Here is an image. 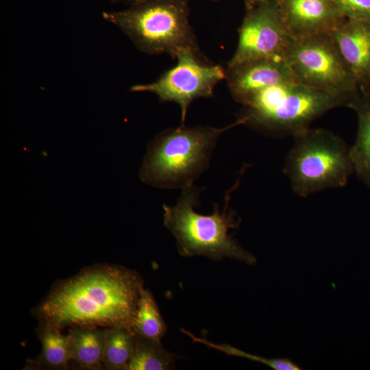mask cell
Masks as SVG:
<instances>
[{"label": "cell", "instance_id": "obj_1", "mask_svg": "<svg viewBox=\"0 0 370 370\" xmlns=\"http://www.w3.org/2000/svg\"><path fill=\"white\" fill-rule=\"evenodd\" d=\"M143 280L122 266L97 264L57 282L33 313L60 330L75 325L131 327Z\"/></svg>", "mask_w": 370, "mask_h": 370}, {"label": "cell", "instance_id": "obj_2", "mask_svg": "<svg viewBox=\"0 0 370 370\" xmlns=\"http://www.w3.org/2000/svg\"><path fill=\"white\" fill-rule=\"evenodd\" d=\"M238 186V181L227 191L223 211L220 212L215 204L209 215L194 210L201 190L194 184L182 189L175 205H163L164 225L175 238L182 256H204L214 260L230 258L248 264L256 263V257L229 234L230 229L237 228L241 223L236 214L228 208L230 193Z\"/></svg>", "mask_w": 370, "mask_h": 370}, {"label": "cell", "instance_id": "obj_3", "mask_svg": "<svg viewBox=\"0 0 370 370\" xmlns=\"http://www.w3.org/2000/svg\"><path fill=\"white\" fill-rule=\"evenodd\" d=\"M355 94L335 93L296 80L285 82L255 95L238 119L242 125L267 134L294 137L327 112L347 107Z\"/></svg>", "mask_w": 370, "mask_h": 370}, {"label": "cell", "instance_id": "obj_4", "mask_svg": "<svg viewBox=\"0 0 370 370\" xmlns=\"http://www.w3.org/2000/svg\"><path fill=\"white\" fill-rule=\"evenodd\" d=\"M238 125H241L239 119L221 128L182 125L162 132L148 146L140 169V180L169 189L193 185L208 168L219 136Z\"/></svg>", "mask_w": 370, "mask_h": 370}, {"label": "cell", "instance_id": "obj_5", "mask_svg": "<svg viewBox=\"0 0 370 370\" xmlns=\"http://www.w3.org/2000/svg\"><path fill=\"white\" fill-rule=\"evenodd\" d=\"M102 15L144 53H169L175 58L184 49L199 52L187 0H136L126 10Z\"/></svg>", "mask_w": 370, "mask_h": 370}, {"label": "cell", "instance_id": "obj_6", "mask_svg": "<svg viewBox=\"0 0 370 370\" xmlns=\"http://www.w3.org/2000/svg\"><path fill=\"white\" fill-rule=\"evenodd\" d=\"M293 138L283 171L296 195L307 197L347 184L354 168L350 147L339 136L309 127Z\"/></svg>", "mask_w": 370, "mask_h": 370}, {"label": "cell", "instance_id": "obj_7", "mask_svg": "<svg viewBox=\"0 0 370 370\" xmlns=\"http://www.w3.org/2000/svg\"><path fill=\"white\" fill-rule=\"evenodd\" d=\"M282 58L295 79L304 85L347 95L360 90L330 33L293 37Z\"/></svg>", "mask_w": 370, "mask_h": 370}, {"label": "cell", "instance_id": "obj_8", "mask_svg": "<svg viewBox=\"0 0 370 370\" xmlns=\"http://www.w3.org/2000/svg\"><path fill=\"white\" fill-rule=\"evenodd\" d=\"M175 59V66L156 81L132 86L130 90L152 92L161 101L176 103L184 122L188 108L195 99L213 95L216 85L225 79V70L219 65L203 62L199 52L191 49L181 50Z\"/></svg>", "mask_w": 370, "mask_h": 370}, {"label": "cell", "instance_id": "obj_9", "mask_svg": "<svg viewBox=\"0 0 370 370\" xmlns=\"http://www.w3.org/2000/svg\"><path fill=\"white\" fill-rule=\"evenodd\" d=\"M293 37L274 0L247 10L238 29L236 49L227 66L245 62L282 58Z\"/></svg>", "mask_w": 370, "mask_h": 370}, {"label": "cell", "instance_id": "obj_10", "mask_svg": "<svg viewBox=\"0 0 370 370\" xmlns=\"http://www.w3.org/2000/svg\"><path fill=\"white\" fill-rule=\"evenodd\" d=\"M225 79L232 97L243 106L267 87L295 80L282 58L258 59L227 66Z\"/></svg>", "mask_w": 370, "mask_h": 370}, {"label": "cell", "instance_id": "obj_11", "mask_svg": "<svg viewBox=\"0 0 370 370\" xmlns=\"http://www.w3.org/2000/svg\"><path fill=\"white\" fill-rule=\"evenodd\" d=\"M290 35L330 33L344 18L332 0H274Z\"/></svg>", "mask_w": 370, "mask_h": 370}, {"label": "cell", "instance_id": "obj_12", "mask_svg": "<svg viewBox=\"0 0 370 370\" xmlns=\"http://www.w3.org/2000/svg\"><path fill=\"white\" fill-rule=\"evenodd\" d=\"M330 35L360 89L370 79V23L344 18Z\"/></svg>", "mask_w": 370, "mask_h": 370}, {"label": "cell", "instance_id": "obj_13", "mask_svg": "<svg viewBox=\"0 0 370 370\" xmlns=\"http://www.w3.org/2000/svg\"><path fill=\"white\" fill-rule=\"evenodd\" d=\"M107 332L108 328L89 325L70 327L67 334L70 360L86 369H103Z\"/></svg>", "mask_w": 370, "mask_h": 370}, {"label": "cell", "instance_id": "obj_14", "mask_svg": "<svg viewBox=\"0 0 370 370\" xmlns=\"http://www.w3.org/2000/svg\"><path fill=\"white\" fill-rule=\"evenodd\" d=\"M347 108L354 111L358 119L356 139L349 149L354 173L370 188V98L359 90Z\"/></svg>", "mask_w": 370, "mask_h": 370}, {"label": "cell", "instance_id": "obj_15", "mask_svg": "<svg viewBox=\"0 0 370 370\" xmlns=\"http://www.w3.org/2000/svg\"><path fill=\"white\" fill-rule=\"evenodd\" d=\"M36 334L42 344V350L35 362L38 367L51 369H64L70 360L68 336L61 330L39 322Z\"/></svg>", "mask_w": 370, "mask_h": 370}, {"label": "cell", "instance_id": "obj_16", "mask_svg": "<svg viewBox=\"0 0 370 370\" xmlns=\"http://www.w3.org/2000/svg\"><path fill=\"white\" fill-rule=\"evenodd\" d=\"M174 356L160 341L136 334L134 351L127 370H167L173 367Z\"/></svg>", "mask_w": 370, "mask_h": 370}, {"label": "cell", "instance_id": "obj_17", "mask_svg": "<svg viewBox=\"0 0 370 370\" xmlns=\"http://www.w3.org/2000/svg\"><path fill=\"white\" fill-rule=\"evenodd\" d=\"M136 334L131 327L108 328L103 356V367L109 370H127L132 358Z\"/></svg>", "mask_w": 370, "mask_h": 370}, {"label": "cell", "instance_id": "obj_18", "mask_svg": "<svg viewBox=\"0 0 370 370\" xmlns=\"http://www.w3.org/2000/svg\"><path fill=\"white\" fill-rule=\"evenodd\" d=\"M131 328L136 334L159 341L166 332V325L151 293L144 288L140 293Z\"/></svg>", "mask_w": 370, "mask_h": 370}, {"label": "cell", "instance_id": "obj_19", "mask_svg": "<svg viewBox=\"0 0 370 370\" xmlns=\"http://www.w3.org/2000/svg\"><path fill=\"white\" fill-rule=\"evenodd\" d=\"M182 332L193 339L194 342L204 344L208 347L215 349L230 356L245 358L253 361L266 365L275 370H300L301 368L288 358H266L254 354L247 353L227 344H218L212 343L205 338H199L192 333L182 330Z\"/></svg>", "mask_w": 370, "mask_h": 370}, {"label": "cell", "instance_id": "obj_20", "mask_svg": "<svg viewBox=\"0 0 370 370\" xmlns=\"http://www.w3.org/2000/svg\"><path fill=\"white\" fill-rule=\"evenodd\" d=\"M344 18L370 23V0H332Z\"/></svg>", "mask_w": 370, "mask_h": 370}, {"label": "cell", "instance_id": "obj_21", "mask_svg": "<svg viewBox=\"0 0 370 370\" xmlns=\"http://www.w3.org/2000/svg\"><path fill=\"white\" fill-rule=\"evenodd\" d=\"M269 0H243L246 11L250 10Z\"/></svg>", "mask_w": 370, "mask_h": 370}, {"label": "cell", "instance_id": "obj_22", "mask_svg": "<svg viewBox=\"0 0 370 370\" xmlns=\"http://www.w3.org/2000/svg\"><path fill=\"white\" fill-rule=\"evenodd\" d=\"M360 91L361 93L370 98V79L360 88Z\"/></svg>", "mask_w": 370, "mask_h": 370}, {"label": "cell", "instance_id": "obj_23", "mask_svg": "<svg viewBox=\"0 0 370 370\" xmlns=\"http://www.w3.org/2000/svg\"><path fill=\"white\" fill-rule=\"evenodd\" d=\"M111 1L113 2H125L130 4H132L133 2H134L136 0H111Z\"/></svg>", "mask_w": 370, "mask_h": 370}, {"label": "cell", "instance_id": "obj_24", "mask_svg": "<svg viewBox=\"0 0 370 370\" xmlns=\"http://www.w3.org/2000/svg\"><path fill=\"white\" fill-rule=\"evenodd\" d=\"M212 1H219V0H212Z\"/></svg>", "mask_w": 370, "mask_h": 370}]
</instances>
